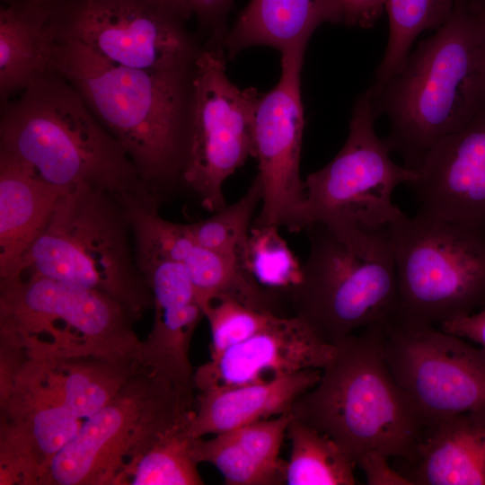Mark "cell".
<instances>
[{
  "label": "cell",
  "mask_w": 485,
  "mask_h": 485,
  "mask_svg": "<svg viewBox=\"0 0 485 485\" xmlns=\"http://www.w3.org/2000/svg\"><path fill=\"white\" fill-rule=\"evenodd\" d=\"M305 231L308 256L286 291L292 315L335 345L395 314L398 280L388 226L317 222Z\"/></svg>",
  "instance_id": "5"
},
{
  "label": "cell",
  "mask_w": 485,
  "mask_h": 485,
  "mask_svg": "<svg viewBox=\"0 0 485 485\" xmlns=\"http://www.w3.org/2000/svg\"><path fill=\"white\" fill-rule=\"evenodd\" d=\"M457 0H386L389 36L384 57L378 66L372 94L405 66L410 48L425 30L438 29L451 14Z\"/></svg>",
  "instance_id": "25"
},
{
  "label": "cell",
  "mask_w": 485,
  "mask_h": 485,
  "mask_svg": "<svg viewBox=\"0 0 485 485\" xmlns=\"http://www.w3.org/2000/svg\"><path fill=\"white\" fill-rule=\"evenodd\" d=\"M64 192L0 151V278L19 275Z\"/></svg>",
  "instance_id": "22"
},
{
  "label": "cell",
  "mask_w": 485,
  "mask_h": 485,
  "mask_svg": "<svg viewBox=\"0 0 485 485\" xmlns=\"http://www.w3.org/2000/svg\"><path fill=\"white\" fill-rule=\"evenodd\" d=\"M305 48L281 54V76L260 93L253 119L254 154L262 200L251 228L305 230V188L300 175L304 126L301 71Z\"/></svg>",
  "instance_id": "14"
},
{
  "label": "cell",
  "mask_w": 485,
  "mask_h": 485,
  "mask_svg": "<svg viewBox=\"0 0 485 485\" xmlns=\"http://www.w3.org/2000/svg\"><path fill=\"white\" fill-rule=\"evenodd\" d=\"M287 433L291 452L286 463V484H356V463L331 438L293 417Z\"/></svg>",
  "instance_id": "24"
},
{
  "label": "cell",
  "mask_w": 485,
  "mask_h": 485,
  "mask_svg": "<svg viewBox=\"0 0 485 485\" xmlns=\"http://www.w3.org/2000/svg\"><path fill=\"white\" fill-rule=\"evenodd\" d=\"M130 235L127 208L119 199L78 186L60 196L19 275H39L100 292L138 318L153 309L154 299Z\"/></svg>",
  "instance_id": "6"
},
{
  "label": "cell",
  "mask_w": 485,
  "mask_h": 485,
  "mask_svg": "<svg viewBox=\"0 0 485 485\" xmlns=\"http://www.w3.org/2000/svg\"><path fill=\"white\" fill-rule=\"evenodd\" d=\"M397 462L411 485H485V410L433 421L415 456Z\"/></svg>",
  "instance_id": "19"
},
{
  "label": "cell",
  "mask_w": 485,
  "mask_h": 485,
  "mask_svg": "<svg viewBox=\"0 0 485 485\" xmlns=\"http://www.w3.org/2000/svg\"><path fill=\"white\" fill-rule=\"evenodd\" d=\"M384 358L401 388L431 423L485 410V350L436 326L390 318L382 323Z\"/></svg>",
  "instance_id": "13"
},
{
  "label": "cell",
  "mask_w": 485,
  "mask_h": 485,
  "mask_svg": "<svg viewBox=\"0 0 485 485\" xmlns=\"http://www.w3.org/2000/svg\"><path fill=\"white\" fill-rule=\"evenodd\" d=\"M129 221L135 247L183 266L202 310L209 302L227 297L258 310L278 312L276 295L261 286L245 264L200 245L185 224L163 218L158 207H136Z\"/></svg>",
  "instance_id": "17"
},
{
  "label": "cell",
  "mask_w": 485,
  "mask_h": 485,
  "mask_svg": "<svg viewBox=\"0 0 485 485\" xmlns=\"http://www.w3.org/2000/svg\"><path fill=\"white\" fill-rule=\"evenodd\" d=\"M53 39L45 4L11 0L0 9V99L6 101L51 69Z\"/></svg>",
  "instance_id": "23"
},
{
  "label": "cell",
  "mask_w": 485,
  "mask_h": 485,
  "mask_svg": "<svg viewBox=\"0 0 485 485\" xmlns=\"http://www.w3.org/2000/svg\"><path fill=\"white\" fill-rule=\"evenodd\" d=\"M400 322L438 327L485 307V233L416 213L388 226Z\"/></svg>",
  "instance_id": "9"
},
{
  "label": "cell",
  "mask_w": 485,
  "mask_h": 485,
  "mask_svg": "<svg viewBox=\"0 0 485 485\" xmlns=\"http://www.w3.org/2000/svg\"><path fill=\"white\" fill-rule=\"evenodd\" d=\"M343 24L370 28L385 11L386 0H340Z\"/></svg>",
  "instance_id": "32"
},
{
  "label": "cell",
  "mask_w": 485,
  "mask_h": 485,
  "mask_svg": "<svg viewBox=\"0 0 485 485\" xmlns=\"http://www.w3.org/2000/svg\"><path fill=\"white\" fill-rule=\"evenodd\" d=\"M194 410L168 378L140 363L54 456L40 484L122 485L136 460Z\"/></svg>",
  "instance_id": "8"
},
{
  "label": "cell",
  "mask_w": 485,
  "mask_h": 485,
  "mask_svg": "<svg viewBox=\"0 0 485 485\" xmlns=\"http://www.w3.org/2000/svg\"><path fill=\"white\" fill-rule=\"evenodd\" d=\"M438 328L476 343L485 350V307L469 315L445 322Z\"/></svg>",
  "instance_id": "33"
},
{
  "label": "cell",
  "mask_w": 485,
  "mask_h": 485,
  "mask_svg": "<svg viewBox=\"0 0 485 485\" xmlns=\"http://www.w3.org/2000/svg\"><path fill=\"white\" fill-rule=\"evenodd\" d=\"M321 372L305 369L266 382L198 391L188 432L198 438L290 412L295 401L317 384Z\"/></svg>",
  "instance_id": "20"
},
{
  "label": "cell",
  "mask_w": 485,
  "mask_h": 485,
  "mask_svg": "<svg viewBox=\"0 0 485 485\" xmlns=\"http://www.w3.org/2000/svg\"><path fill=\"white\" fill-rule=\"evenodd\" d=\"M375 118L385 115L384 139L403 165L418 171L427 152L485 108V49L466 0L410 53L404 68L375 94Z\"/></svg>",
  "instance_id": "3"
},
{
  "label": "cell",
  "mask_w": 485,
  "mask_h": 485,
  "mask_svg": "<svg viewBox=\"0 0 485 485\" xmlns=\"http://www.w3.org/2000/svg\"><path fill=\"white\" fill-rule=\"evenodd\" d=\"M135 319L94 290L34 274L0 278L1 340L31 354L139 360Z\"/></svg>",
  "instance_id": "7"
},
{
  "label": "cell",
  "mask_w": 485,
  "mask_h": 485,
  "mask_svg": "<svg viewBox=\"0 0 485 485\" xmlns=\"http://www.w3.org/2000/svg\"><path fill=\"white\" fill-rule=\"evenodd\" d=\"M334 349L299 317L276 315L261 331L200 366L194 372L195 387L202 391L322 370Z\"/></svg>",
  "instance_id": "18"
},
{
  "label": "cell",
  "mask_w": 485,
  "mask_h": 485,
  "mask_svg": "<svg viewBox=\"0 0 485 485\" xmlns=\"http://www.w3.org/2000/svg\"><path fill=\"white\" fill-rule=\"evenodd\" d=\"M408 183L418 213L485 233V108L425 154Z\"/></svg>",
  "instance_id": "15"
},
{
  "label": "cell",
  "mask_w": 485,
  "mask_h": 485,
  "mask_svg": "<svg viewBox=\"0 0 485 485\" xmlns=\"http://www.w3.org/2000/svg\"><path fill=\"white\" fill-rule=\"evenodd\" d=\"M261 200L262 185L256 175L238 201L225 205L208 218L185 224L186 229L200 245L236 259L250 269L251 230Z\"/></svg>",
  "instance_id": "27"
},
{
  "label": "cell",
  "mask_w": 485,
  "mask_h": 485,
  "mask_svg": "<svg viewBox=\"0 0 485 485\" xmlns=\"http://www.w3.org/2000/svg\"><path fill=\"white\" fill-rule=\"evenodd\" d=\"M382 323L335 344L317 384L290 410L294 419L331 438L355 463L371 451L411 460L431 425L388 366Z\"/></svg>",
  "instance_id": "4"
},
{
  "label": "cell",
  "mask_w": 485,
  "mask_h": 485,
  "mask_svg": "<svg viewBox=\"0 0 485 485\" xmlns=\"http://www.w3.org/2000/svg\"><path fill=\"white\" fill-rule=\"evenodd\" d=\"M224 45L207 40L196 58L187 154L181 184L211 213L226 204L223 186L253 156V119L260 93L239 88L226 75Z\"/></svg>",
  "instance_id": "11"
},
{
  "label": "cell",
  "mask_w": 485,
  "mask_h": 485,
  "mask_svg": "<svg viewBox=\"0 0 485 485\" xmlns=\"http://www.w3.org/2000/svg\"><path fill=\"white\" fill-rule=\"evenodd\" d=\"M481 29L485 49V0H466Z\"/></svg>",
  "instance_id": "34"
},
{
  "label": "cell",
  "mask_w": 485,
  "mask_h": 485,
  "mask_svg": "<svg viewBox=\"0 0 485 485\" xmlns=\"http://www.w3.org/2000/svg\"><path fill=\"white\" fill-rule=\"evenodd\" d=\"M388 459L385 454L371 451L359 456L356 464L364 472L368 485H411Z\"/></svg>",
  "instance_id": "31"
},
{
  "label": "cell",
  "mask_w": 485,
  "mask_h": 485,
  "mask_svg": "<svg viewBox=\"0 0 485 485\" xmlns=\"http://www.w3.org/2000/svg\"><path fill=\"white\" fill-rule=\"evenodd\" d=\"M249 260L256 280L277 293L276 288L287 287V291L295 282L301 266L296 264L274 227L251 228Z\"/></svg>",
  "instance_id": "29"
},
{
  "label": "cell",
  "mask_w": 485,
  "mask_h": 485,
  "mask_svg": "<svg viewBox=\"0 0 485 485\" xmlns=\"http://www.w3.org/2000/svg\"><path fill=\"white\" fill-rule=\"evenodd\" d=\"M9 1H11V0H2V3L5 4V3L9 2Z\"/></svg>",
  "instance_id": "36"
},
{
  "label": "cell",
  "mask_w": 485,
  "mask_h": 485,
  "mask_svg": "<svg viewBox=\"0 0 485 485\" xmlns=\"http://www.w3.org/2000/svg\"><path fill=\"white\" fill-rule=\"evenodd\" d=\"M186 21L195 17L208 40L224 43L233 0H164Z\"/></svg>",
  "instance_id": "30"
},
{
  "label": "cell",
  "mask_w": 485,
  "mask_h": 485,
  "mask_svg": "<svg viewBox=\"0 0 485 485\" xmlns=\"http://www.w3.org/2000/svg\"><path fill=\"white\" fill-rule=\"evenodd\" d=\"M137 260L153 295L154 316L141 340L142 365L168 378L188 401L196 402L194 373L189 358L193 333L205 316L191 280L180 263L135 248Z\"/></svg>",
  "instance_id": "16"
},
{
  "label": "cell",
  "mask_w": 485,
  "mask_h": 485,
  "mask_svg": "<svg viewBox=\"0 0 485 485\" xmlns=\"http://www.w3.org/2000/svg\"><path fill=\"white\" fill-rule=\"evenodd\" d=\"M203 312L211 331L210 358L259 332L278 315L227 297L209 302Z\"/></svg>",
  "instance_id": "28"
},
{
  "label": "cell",
  "mask_w": 485,
  "mask_h": 485,
  "mask_svg": "<svg viewBox=\"0 0 485 485\" xmlns=\"http://www.w3.org/2000/svg\"><path fill=\"white\" fill-rule=\"evenodd\" d=\"M292 419L290 412L216 434L193 438L198 463H209L227 485L286 484V463L280 448Z\"/></svg>",
  "instance_id": "21"
},
{
  "label": "cell",
  "mask_w": 485,
  "mask_h": 485,
  "mask_svg": "<svg viewBox=\"0 0 485 485\" xmlns=\"http://www.w3.org/2000/svg\"><path fill=\"white\" fill-rule=\"evenodd\" d=\"M375 119L369 88L354 105L340 151L304 181L306 228L320 222L373 230L405 216L392 196L400 184L412 181L418 172L392 160V152L375 130Z\"/></svg>",
  "instance_id": "12"
},
{
  "label": "cell",
  "mask_w": 485,
  "mask_h": 485,
  "mask_svg": "<svg viewBox=\"0 0 485 485\" xmlns=\"http://www.w3.org/2000/svg\"><path fill=\"white\" fill-rule=\"evenodd\" d=\"M38 4H46L49 0H33Z\"/></svg>",
  "instance_id": "35"
},
{
  "label": "cell",
  "mask_w": 485,
  "mask_h": 485,
  "mask_svg": "<svg viewBox=\"0 0 485 485\" xmlns=\"http://www.w3.org/2000/svg\"><path fill=\"white\" fill-rule=\"evenodd\" d=\"M194 413V412H193ZM190 416L160 437L126 473L122 485H201L188 432Z\"/></svg>",
  "instance_id": "26"
},
{
  "label": "cell",
  "mask_w": 485,
  "mask_h": 485,
  "mask_svg": "<svg viewBox=\"0 0 485 485\" xmlns=\"http://www.w3.org/2000/svg\"><path fill=\"white\" fill-rule=\"evenodd\" d=\"M45 5L53 40L76 41L114 64L190 69L202 47L164 0H49Z\"/></svg>",
  "instance_id": "10"
},
{
  "label": "cell",
  "mask_w": 485,
  "mask_h": 485,
  "mask_svg": "<svg viewBox=\"0 0 485 485\" xmlns=\"http://www.w3.org/2000/svg\"><path fill=\"white\" fill-rule=\"evenodd\" d=\"M0 151L64 191L88 186L111 194L125 207L161 200L120 143L54 69L19 97L1 102Z\"/></svg>",
  "instance_id": "2"
},
{
  "label": "cell",
  "mask_w": 485,
  "mask_h": 485,
  "mask_svg": "<svg viewBox=\"0 0 485 485\" xmlns=\"http://www.w3.org/2000/svg\"><path fill=\"white\" fill-rule=\"evenodd\" d=\"M51 69L79 93L159 198L181 184L193 68L152 71L111 63L72 40H53Z\"/></svg>",
  "instance_id": "1"
}]
</instances>
